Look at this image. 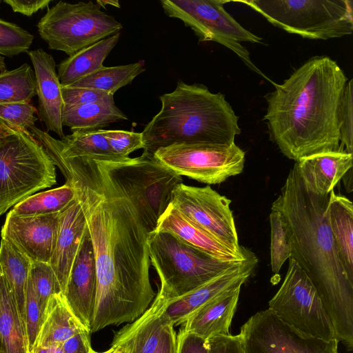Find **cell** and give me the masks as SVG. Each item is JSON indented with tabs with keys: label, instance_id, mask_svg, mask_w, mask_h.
<instances>
[{
	"label": "cell",
	"instance_id": "52a82bcc",
	"mask_svg": "<svg viewBox=\"0 0 353 353\" xmlns=\"http://www.w3.org/2000/svg\"><path fill=\"white\" fill-rule=\"evenodd\" d=\"M56 183V166L29 131L18 129L0 142V209L5 213Z\"/></svg>",
	"mask_w": 353,
	"mask_h": 353
},
{
	"label": "cell",
	"instance_id": "f546056e",
	"mask_svg": "<svg viewBox=\"0 0 353 353\" xmlns=\"http://www.w3.org/2000/svg\"><path fill=\"white\" fill-rule=\"evenodd\" d=\"M31 263L28 257L14 248L9 242L1 239L0 268L12 290L23 320Z\"/></svg>",
	"mask_w": 353,
	"mask_h": 353
},
{
	"label": "cell",
	"instance_id": "7a4b0ae2",
	"mask_svg": "<svg viewBox=\"0 0 353 353\" xmlns=\"http://www.w3.org/2000/svg\"><path fill=\"white\" fill-rule=\"evenodd\" d=\"M348 81L326 56L305 62L267 94L264 120L270 139L288 159L299 160L339 150L337 111Z\"/></svg>",
	"mask_w": 353,
	"mask_h": 353
},
{
	"label": "cell",
	"instance_id": "f907efd6",
	"mask_svg": "<svg viewBox=\"0 0 353 353\" xmlns=\"http://www.w3.org/2000/svg\"><path fill=\"white\" fill-rule=\"evenodd\" d=\"M29 353H50L49 348L47 347H34Z\"/></svg>",
	"mask_w": 353,
	"mask_h": 353
},
{
	"label": "cell",
	"instance_id": "f35d334b",
	"mask_svg": "<svg viewBox=\"0 0 353 353\" xmlns=\"http://www.w3.org/2000/svg\"><path fill=\"white\" fill-rule=\"evenodd\" d=\"M102 133L113 153L120 159L126 160L130 153L144 148L141 132L102 130Z\"/></svg>",
	"mask_w": 353,
	"mask_h": 353
},
{
	"label": "cell",
	"instance_id": "d6986e66",
	"mask_svg": "<svg viewBox=\"0 0 353 353\" xmlns=\"http://www.w3.org/2000/svg\"><path fill=\"white\" fill-rule=\"evenodd\" d=\"M34 67L36 77V94L38 97L37 112L47 130L63 138L62 113L64 103L62 97L57 66L52 56L41 48L27 52Z\"/></svg>",
	"mask_w": 353,
	"mask_h": 353
},
{
	"label": "cell",
	"instance_id": "7402d4cb",
	"mask_svg": "<svg viewBox=\"0 0 353 353\" xmlns=\"http://www.w3.org/2000/svg\"><path fill=\"white\" fill-rule=\"evenodd\" d=\"M352 154L344 150L323 152L296 161L305 186L317 194H329L352 169Z\"/></svg>",
	"mask_w": 353,
	"mask_h": 353
},
{
	"label": "cell",
	"instance_id": "4dcf8cb0",
	"mask_svg": "<svg viewBox=\"0 0 353 353\" xmlns=\"http://www.w3.org/2000/svg\"><path fill=\"white\" fill-rule=\"evenodd\" d=\"M145 70V61L117 66L103 65L97 70L75 81L69 87L87 88L114 94Z\"/></svg>",
	"mask_w": 353,
	"mask_h": 353
},
{
	"label": "cell",
	"instance_id": "4fadbf2b",
	"mask_svg": "<svg viewBox=\"0 0 353 353\" xmlns=\"http://www.w3.org/2000/svg\"><path fill=\"white\" fill-rule=\"evenodd\" d=\"M239 336L244 353H338L336 339L325 341L302 334L269 309L252 316Z\"/></svg>",
	"mask_w": 353,
	"mask_h": 353
},
{
	"label": "cell",
	"instance_id": "e0dca14e",
	"mask_svg": "<svg viewBox=\"0 0 353 353\" xmlns=\"http://www.w3.org/2000/svg\"><path fill=\"white\" fill-rule=\"evenodd\" d=\"M258 263L250 252L243 261L234 263L220 274L192 292L173 299L167 307V315L174 326L181 325L198 308L221 293L241 286L250 276Z\"/></svg>",
	"mask_w": 353,
	"mask_h": 353
},
{
	"label": "cell",
	"instance_id": "8d00e7d4",
	"mask_svg": "<svg viewBox=\"0 0 353 353\" xmlns=\"http://www.w3.org/2000/svg\"><path fill=\"white\" fill-rule=\"evenodd\" d=\"M30 276L44 311L49 298L54 294L62 293L58 279L51 265L43 262L31 263Z\"/></svg>",
	"mask_w": 353,
	"mask_h": 353
},
{
	"label": "cell",
	"instance_id": "83f0119b",
	"mask_svg": "<svg viewBox=\"0 0 353 353\" xmlns=\"http://www.w3.org/2000/svg\"><path fill=\"white\" fill-rule=\"evenodd\" d=\"M128 117L116 105L114 94L92 103L64 105L62 113L63 126L76 130H102L111 123L127 120Z\"/></svg>",
	"mask_w": 353,
	"mask_h": 353
},
{
	"label": "cell",
	"instance_id": "11a10c76",
	"mask_svg": "<svg viewBox=\"0 0 353 353\" xmlns=\"http://www.w3.org/2000/svg\"><path fill=\"white\" fill-rule=\"evenodd\" d=\"M114 353H123L121 351L119 350H114Z\"/></svg>",
	"mask_w": 353,
	"mask_h": 353
},
{
	"label": "cell",
	"instance_id": "7dc6e473",
	"mask_svg": "<svg viewBox=\"0 0 353 353\" xmlns=\"http://www.w3.org/2000/svg\"><path fill=\"white\" fill-rule=\"evenodd\" d=\"M18 129L0 119V142L9 135L14 133Z\"/></svg>",
	"mask_w": 353,
	"mask_h": 353
},
{
	"label": "cell",
	"instance_id": "b9f144b4",
	"mask_svg": "<svg viewBox=\"0 0 353 353\" xmlns=\"http://www.w3.org/2000/svg\"><path fill=\"white\" fill-rule=\"evenodd\" d=\"M208 353H244L239 335H218L207 339Z\"/></svg>",
	"mask_w": 353,
	"mask_h": 353
},
{
	"label": "cell",
	"instance_id": "f5cc1de1",
	"mask_svg": "<svg viewBox=\"0 0 353 353\" xmlns=\"http://www.w3.org/2000/svg\"><path fill=\"white\" fill-rule=\"evenodd\" d=\"M113 352H114V350L112 348H110L108 350L103 352H97L94 351L93 353H112Z\"/></svg>",
	"mask_w": 353,
	"mask_h": 353
},
{
	"label": "cell",
	"instance_id": "ffe728a7",
	"mask_svg": "<svg viewBox=\"0 0 353 353\" xmlns=\"http://www.w3.org/2000/svg\"><path fill=\"white\" fill-rule=\"evenodd\" d=\"M59 229L49 264L64 294L70 273L86 229L85 219L79 201H72L59 214Z\"/></svg>",
	"mask_w": 353,
	"mask_h": 353
},
{
	"label": "cell",
	"instance_id": "74e56055",
	"mask_svg": "<svg viewBox=\"0 0 353 353\" xmlns=\"http://www.w3.org/2000/svg\"><path fill=\"white\" fill-rule=\"evenodd\" d=\"M44 311L41 307L29 275L26 293L23 321L28 340V353L31 352L39 331Z\"/></svg>",
	"mask_w": 353,
	"mask_h": 353
},
{
	"label": "cell",
	"instance_id": "c3c4849f",
	"mask_svg": "<svg viewBox=\"0 0 353 353\" xmlns=\"http://www.w3.org/2000/svg\"><path fill=\"white\" fill-rule=\"evenodd\" d=\"M62 344L63 343H54L48 347L50 353H64Z\"/></svg>",
	"mask_w": 353,
	"mask_h": 353
},
{
	"label": "cell",
	"instance_id": "7bdbcfd3",
	"mask_svg": "<svg viewBox=\"0 0 353 353\" xmlns=\"http://www.w3.org/2000/svg\"><path fill=\"white\" fill-rule=\"evenodd\" d=\"M176 353H208L207 340L180 327L176 334Z\"/></svg>",
	"mask_w": 353,
	"mask_h": 353
},
{
	"label": "cell",
	"instance_id": "d6a6232c",
	"mask_svg": "<svg viewBox=\"0 0 353 353\" xmlns=\"http://www.w3.org/2000/svg\"><path fill=\"white\" fill-rule=\"evenodd\" d=\"M35 95L36 77L30 65L0 72V103H30Z\"/></svg>",
	"mask_w": 353,
	"mask_h": 353
},
{
	"label": "cell",
	"instance_id": "8fae6325",
	"mask_svg": "<svg viewBox=\"0 0 353 353\" xmlns=\"http://www.w3.org/2000/svg\"><path fill=\"white\" fill-rule=\"evenodd\" d=\"M288 259L284 281L269 301L268 309L302 334L325 341L336 339L331 321L310 278L294 259Z\"/></svg>",
	"mask_w": 353,
	"mask_h": 353
},
{
	"label": "cell",
	"instance_id": "8992f818",
	"mask_svg": "<svg viewBox=\"0 0 353 353\" xmlns=\"http://www.w3.org/2000/svg\"><path fill=\"white\" fill-rule=\"evenodd\" d=\"M148 244L150 265L160 280L159 292L171 299L201 287L236 263L213 258L168 232L148 233Z\"/></svg>",
	"mask_w": 353,
	"mask_h": 353
},
{
	"label": "cell",
	"instance_id": "680465c9",
	"mask_svg": "<svg viewBox=\"0 0 353 353\" xmlns=\"http://www.w3.org/2000/svg\"><path fill=\"white\" fill-rule=\"evenodd\" d=\"M112 353H114V352Z\"/></svg>",
	"mask_w": 353,
	"mask_h": 353
},
{
	"label": "cell",
	"instance_id": "f1b7e54d",
	"mask_svg": "<svg viewBox=\"0 0 353 353\" xmlns=\"http://www.w3.org/2000/svg\"><path fill=\"white\" fill-rule=\"evenodd\" d=\"M55 142L65 157L105 161H125L113 153L102 130H72V134L65 135L61 140L55 139Z\"/></svg>",
	"mask_w": 353,
	"mask_h": 353
},
{
	"label": "cell",
	"instance_id": "30bf717a",
	"mask_svg": "<svg viewBox=\"0 0 353 353\" xmlns=\"http://www.w3.org/2000/svg\"><path fill=\"white\" fill-rule=\"evenodd\" d=\"M221 0H161L164 13L190 28L199 42L214 41L233 51L252 71L264 74L252 61L241 42L261 43L262 38L239 24L224 8Z\"/></svg>",
	"mask_w": 353,
	"mask_h": 353
},
{
	"label": "cell",
	"instance_id": "44dd1931",
	"mask_svg": "<svg viewBox=\"0 0 353 353\" xmlns=\"http://www.w3.org/2000/svg\"><path fill=\"white\" fill-rule=\"evenodd\" d=\"M154 231L170 233L181 241L223 261H243L250 252L246 248L243 253L233 251L191 221L171 203L159 219Z\"/></svg>",
	"mask_w": 353,
	"mask_h": 353
},
{
	"label": "cell",
	"instance_id": "2e32d148",
	"mask_svg": "<svg viewBox=\"0 0 353 353\" xmlns=\"http://www.w3.org/2000/svg\"><path fill=\"white\" fill-rule=\"evenodd\" d=\"M171 300L158 292L140 316L114 333L110 348L123 353H154L171 323L166 312Z\"/></svg>",
	"mask_w": 353,
	"mask_h": 353
},
{
	"label": "cell",
	"instance_id": "6f0895ef",
	"mask_svg": "<svg viewBox=\"0 0 353 353\" xmlns=\"http://www.w3.org/2000/svg\"><path fill=\"white\" fill-rule=\"evenodd\" d=\"M1 2V1H0V3Z\"/></svg>",
	"mask_w": 353,
	"mask_h": 353
},
{
	"label": "cell",
	"instance_id": "9a60e30c",
	"mask_svg": "<svg viewBox=\"0 0 353 353\" xmlns=\"http://www.w3.org/2000/svg\"><path fill=\"white\" fill-rule=\"evenodd\" d=\"M59 214L19 216L9 212L1 229V239L31 262L49 263L57 241Z\"/></svg>",
	"mask_w": 353,
	"mask_h": 353
},
{
	"label": "cell",
	"instance_id": "4316f807",
	"mask_svg": "<svg viewBox=\"0 0 353 353\" xmlns=\"http://www.w3.org/2000/svg\"><path fill=\"white\" fill-rule=\"evenodd\" d=\"M0 343L2 353H28L25 324L2 272L0 276Z\"/></svg>",
	"mask_w": 353,
	"mask_h": 353
},
{
	"label": "cell",
	"instance_id": "5bb4252c",
	"mask_svg": "<svg viewBox=\"0 0 353 353\" xmlns=\"http://www.w3.org/2000/svg\"><path fill=\"white\" fill-rule=\"evenodd\" d=\"M172 205L227 247L238 253L245 248L239 243L236 228L230 209L231 200L210 185H178L172 192Z\"/></svg>",
	"mask_w": 353,
	"mask_h": 353
},
{
	"label": "cell",
	"instance_id": "f6af8a7d",
	"mask_svg": "<svg viewBox=\"0 0 353 353\" xmlns=\"http://www.w3.org/2000/svg\"><path fill=\"white\" fill-rule=\"evenodd\" d=\"M3 2L8 4L13 12H18L28 17H31L39 10L48 8L52 1L4 0Z\"/></svg>",
	"mask_w": 353,
	"mask_h": 353
},
{
	"label": "cell",
	"instance_id": "7c38bea8",
	"mask_svg": "<svg viewBox=\"0 0 353 353\" xmlns=\"http://www.w3.org/2000/svg\"><path fill=\"white\" fill-rule=\"evenodd\" d=\"M153 157L176 174L208 185L241 174L245 152L235 143H175L159 148Z\"/></svg>",
	"mask_w": 353,
	"mask_h": 353
},
{
	"label": "cell",
	"instance_id": "ac0fdd59",
	"mask_svg": "<svg viewBox=\"0 0 353 353\" xmlns=\"http://www.w3.org/2000/svg\"><path fill=\"white\" fill-rule=\"evenodd\" d=\"M96 292L94 256L86 225L63 295L74 314L90 332Z\"/></svg>",
	"mask_w": 353,
	"mask_h": 353
},
{
	"label": "cell",
	"instance_id": "1f68e13d",
	"mask_svg": "<svg viewBox=\"0 0 353 353\" xmlns=\"http://www.w3.org/2000/svg\"><path fill=\"white\" fill-rule=\"evenodd\" d=\"M75 199L73 188L68 183L32 194L13 206L14 216H30L59 213Z\"/></svg>",
	"mask_w": 353,
	"mask_h": 353
},
{
	"label": "cell",
	"instance_id": "3957f363",
	"mask_svg": "<svg viewBox=\"0 0 353 353\" xmlns=\"http://www.w3.org/2000/svg\"><path fill=\"white\" fill-rule=\"evenodd\" d=\"M328 197L308 190L294 164L271 209L283 215L292 248L290 257L316 288L337 341L352 351L353 283L343 268L329 225Z\"/></svg>",
	"mask_w": 353,
	"mask_h": 353
},
{
	"label": "cell",
	"instance_id": "ab89813d",
	"mask_svg": "<svg viewBox=\"0 0 353 353\" xmlns=\"http://www.w3.org/2000/svg\"><path fill=\"white\" fill-rule=\"evenodd\" d=\"M37 112L30 102L0 103V119L23 130L29 131L35 126Z\"/></svg>",
	"mask_w": 353,
	"mask_h": 353
},
{
	"label": "cell",
	"instance_id": "9c48e42d",
	"mask_svg": "<svg viewBox=\"0 0 353 353\" xmlns=\"http://www.w3.org/2000/svg\"><path fill=\"white\" fill-rule=\"evenodd\" d=\"M37 26L49 49L64 52L68 57L123 29L113 16L92 1H60L48 9Z\"/></svg>",
	"mask_w": 353,
	"mask_h": 353
},
{
	"label": "cell",
	"instance_id": "484cf974",
	"mask_svg": "<svg viewBox=\"0 0 353 353\" xmlns=\"http://www.w3.org/2000/svg\"><path fill=\"white\" fill-rule=\"evenodd\" d=\"M120 33L103 39L62 60L57 65L61 87H67L97 70L117 44Z\"/></svg>",
	"mask_w": 353,
	"mask_h": 353
},
{
	"label": "cell",
	"instance_id": "d590c367",
	"mask_svg": "<svg viewBox=\"0 0 353 353\" xmlns=\"http://www.w3.org/2000/svg\"><path fill=\"white\" fill-rule=\"evenodd\" d=\"M353 81L348 79L339 103L337 121L339 130V150L353 152Z\"/></svg>",
	"mask_w": 353,
	"mask_h": 353
},
{
	"label": "cell",
	"instance_id": "603a6c76",
	"mask_svg": "<svg viewBox=\"0 0 353 353\" xmlns=\"http://www.w3.org/2000/svg\"><path fill=\"white\" fill-rule=\"evenodd\" d=\"M241 287L230 288L208 301L195 310L181 327L205 340L214 336L230 334Z\"/></svg>",
	"mask_w": 353,
	"mask_h": 353
},
{
	"label": "cell",
	"instance_id": "816d5d0a",
	"mask_svg": "<svg viewBox=\"0 0 353 353\" xmlns=\"http://www.w3.org/2000/svg\"><path fill=\"white\" fill-rule=\"evenodd\" d=\"M4 60V57L0 56V72H3L6 70V63Z\"/></svg>",
	"mask_w": 353,
	"mask_h": 353
},
{
	"label": "cell",
	"instance_id": "e575fe53",
	"mask_svg": "<svg viewBox=\"0 0 353 353\" xmlns=\"http://www.w3.org/2000/svg\"><path fill=\"white\" fill-rule=\"evenodd\" d=\"M33 40L29 32L0 18V56L12 57L27 52Z\"/></svg>",
	"mask_w": 353,
	"mask_h": 353
},
{
	"label": "cell",
	"instance_id": "d4e9b609",
	"mask_svg": "<svg viewBox=\"0 0 353 353\" xmlns=\"http://www.w3.org/2000/svg\"><path fill=\"white\" fill-rule=\"evenodd\" d=\"M329 225L340 259L349 280L353 283V204L332 190L327 205Z\"/></svg>",
	"mask_w": 353,
	"mask_h": 353
},
{
	"label": "cell",
	"instance_id": "ba28073f",
	"mask_svg": "<svg viewBox=\"0 0 353 353\" xmlns=\"http://www.w3.org/2000/svg\"><path fill=\"white\" fill-rule=\"evenodd\" d=\"M110 174L132 203L150 233L171 203L174 188L182 176L143 154L125 161H105Z\"/></svg>",
	"mask_w": 353,
	"mask_h": 353
},
{
	"label": "cell",
	"instance_id": "ee69618b",
	"mask_svg": "<svg viewBox=\"0 0 353 353\" xmlns=\"http://www.w3.org/2000/svg\"><path fill=\"white\" fill-rule=\"evenodd\" d=\"M90 332L77 333L62 344L64 353H93L90 342Z\"/></svg>",
	"mask_w": 353,
	"mask_h": 353
},
{
	"label": "cell",
	"instance_id": "277c9868",
	"mask_svg": "<svg viewBox=\"0 0 353 353\" xmlns=\"http://www.w3.org/2000/svg\"><path fill=\"white\" fill-rule=\"evenodd\" d=\"M161 108L142 131V154L152 157L175 143L230 145L241 134L239 117L221 92L179 80L174 91L159 97Z\"/></svg>",
	"mask_w": 353,
	"mask_h": 353
},
{
	"label": "cell",
	"instance_id": "60d3db41",
	"mask_svg": "<svg viewBox=\"0 0 353 353\" xmlns=\"http://www.w3.org/2000/svg\"><path fill=\"white\" fill-rule=\"evenodd\" d=\"M64 105H81L105 99L109 93L87 88L61 87Z\"/></svg>",
	"mask_w": 353,
	"mask_h": 353
},
{
	"label": "cell",
	"instance_id": "6da1fadb",
	"mask_svg": "<svg viewBox=\"0 0 353 353\" xmlns=\"http://www.w3.org/2000/svg\"><path fill=\"white\" fill-rule=\"evenodd\" d=\"M48 154L74 190L92 244L97 292L90 333L134 321L156 296L149 275V232L104 161L65 157L56 145Z\"/></svg>",
	"mask_w": 353,
	"mask_h": 353
},
{
	"label": "cell",
	"instance_id": "681fc988",
	"mask_svg": "<svg viewBox=\"0 0 353 353\" xmlns=\"http://www.w3.org/2000/svg\"><path fill=\"white\" fill-rule=\"evenodd\" d=\"M97 3L101 7L104 8L105 4H110V6L120 8V4L118 1H97Z\"/></svg>",
	"mask_w": 353,
	"mask_h": 353
},
{
	"label": "cell",
	"instance_id": "5b68a950",
	"mask_svg": "<svg viewBox=\"0 0 353 353\" xmlns=\"http://www.w3.org/2000/svg\"><path fill=\"white\" fill-rule=\"evenodd\" d=\"M270 23L310 39L341 38L353 32L352 0L240 1Z\"/></svg>",
	"mask_w": 353,
	"mask_h": 353
},
{
	"label": "cell",
	"instance_id": "836d02e7",
	"mask_svg": "<svg viewBox=\"0 0 353 353\" xmlns=\"http://www.w3.org/2000/svg\"><path fill=\"white\" fill-rule=\"evenodd\" d=\"M271 228L270 263L274 273H279L283 263L292 254V244L288 226L283 215L271 209L270 214Z\"/></svg>",
	"mask_w": 353,
	"mask_h": 353
},
{
	"label": "cell",
	"instance_id": "9f6ffc18",
	"mask_svg": "<svg viewBox=\"0 0 353 353\" xmlns=\"http://www.w3.org/2000/svg\"><path fill=\"white\" fill-rule=\"evenodd\" d=\"M5 212L0 209V216L2 215L3 214H4Z\"/></svg>",
	"mask_w": 353,
	"mask_h": 353
},
{
	"label": "cell",
	"instance_id": "cb8c5ba5",
	"mask_svg": "<svg viewBox=\"0 0 353 353\" xmlns=\"http://www.w3.org/2000/svg\"><path fill=\"white\" fill-rule=\"evenodd\" d=\"M83 332H90L74 314L65 296L62 293L54 294L46 305L33 348L63 343L73 335Z\"/></svg>",
	"mask_w": 353,
	"mask_h": 353
},
{
	"label": "cell",
	"instance_id": "db71d44e",
	"mask_svg": "<svg viewBox=\"0 0 353 353\" xmlns=\"http://www.w3.org/2000/svg\"><path fill=\"white\" fill-rule=\"evenodd\" d=\"M1 275V268H0V276ZM0 353H2L1 352V343H0Z\"/></svg>",
	"mask_w": 353,
	"mask_h": 353
},
{
	"label": "cell",
	"instance_id": "bcb514c9",
	"mask_svg": "<svg viewBox=\"0 0 353 353\" xmlns=\"http://www.w3.org/2000/svg\"><path fill=\"white\" fill-rule=\"evenodd\" d=\"M154 353H176V333L172 323L165 327Z\"/></svg>",
	"mask_w": 353,
	"mask_h": 353
}]
</instances>
